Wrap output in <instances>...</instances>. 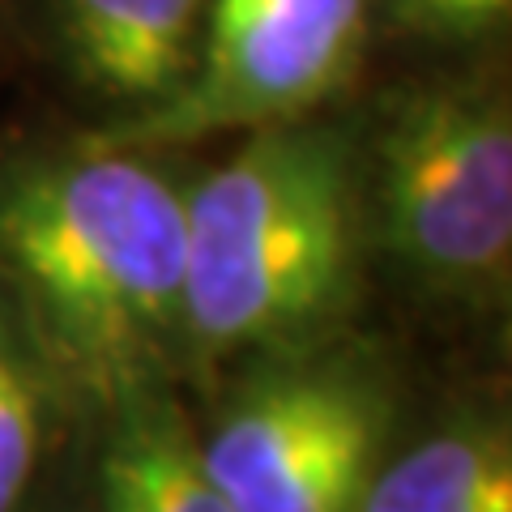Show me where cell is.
<instances>
[{"instance_id":"1","label":"cell","mask_w":512,"mask_h":512,"mask_svg":"<svg viewBox=\"0 0 512 512\" xmlns=\"http://www.w3.org/2000/svg\"><path fill=\"white\" fill-rule=\"evenodd\" d=\"M0 295L60 402L103 414L175 384L184 342V184L154 150L77 137L0 154Z\"/></svg>"},{"instance_id":"2","label":"cell","mask_w":512,"mask_h":512,"mask_svg":"<svg viewBox=\"0 0 512 512\" xmlns=\"http://www.w3.org/2000/svg\"><path fill=\"white\" fill-rule=\"evenodd\" d=\"M367 256L359 137L320 116L239 133L184 188L188 367H248L333 342Z\"/></svg>"},{"instance_id":"3","label":"cell","mask_w":512,"mask_h":512,"mask_svg":"<svg viewBox=\"0 0 512 512\" xmlns=\"http://www.w3.org/2000/svg\"><path fill=\"white\" fill-rule=\"evenodd\" d=\"M367 248L423 299L504 308L512 282V107L487 82L393 94L359 137Z\"/></svg>"},{"instance_id":"4","label":"cell","mask_w":512,"mask_h":512,"mask_svg":"<svg viewBox=\"0 0 512 512\" xmlns=\"http://www.w3.org/2000/svg\"><path fill=\"white\" fill-rule=\"evenodd\" d=\"M201 427L231 512H355L389 453L393 397L376 363L329 342L244 367Z\"/></svg>"},{"instance_id":"5","label":"cell","mask_w":512,"mask_h":512,"mask_svg":"<svg viewBox=\"0 0 512 512\" xmlns=\"http://www.w3.org/2000/svg\"><path fill=\"white\" fill-rule=\"evenodd\" d=\"M367 22L372 0H205L188 86L154 116L90 137L167 150L316 116L355 77Z\"/></svg>"},{"instance_id":"6","label":"cell","mask_w":512,"mask_h":512,"mask_svg":"<svg viewBox=\"0 0 512 512\" xmlns=\"http://www.w3.org/2000/svg\"><path fill=\"white\" fill-rule=\"evenodd\" d=\"M64 69L111 124L154 116L188 86L201 56L205 0H47Z\"/></svg>"},{"instance_id":"7","label":"cell","mask_w":512,"mask_h":512,"mask_svg":"<svg viewBox=\"0 0 512 512\" xmlns=\"http://www.w3.org/2000/svg\"><path fill=\"white\" fill-rule=\"evenodd\" d=\"M99 419L94 491L107 512H231L175 384L128 393Z\"/></svg>"},{"instance_id":"8","label":"cell","mask_w":512,"mask_h":512,"mask_svg":"<svg viewBox=\"0 0 512 512\" xmlns=\"http://www.w3.org/2000/svg\"><path fill=\"white\" fill-rule=\"evenodd\" d=\"M512 500V440L495 414H457L389 448L355 512H478Z\"/></svg>"},{"instance_id":"9","label":"cell","mask_w":512,"mask_h":512,"mask_svg":"<svg viewBox=\"0 0 512 512\" xmlns=\"http://www.w3.org/2000/svg\"><path fill=\"white\" fill-rule=\"evenodd\" d=\"M60 402L18 312L0 295V512H22L47 448V419Z\"/></svg>"},{"instance_id":"10","label":"cell","mask_w":512,"mask_h":512,"mask_svg":"<svg viewBox=\"0 0 512 512\" xmlns=\"http://www.w3.org/2000/svg\"><path fill=\"white\" fill-rule=\"evenodd\" d=\"M393 18L423 39L466 43L508 22L512 0H389Z\"/></svg>"},{"instance_id":"11","label":"cell","mask_w":512,"mask_h":512,"mask_svg":"<svg viewBox=\"0 0 512 512\" xmlns=\"http://www.w3.org/2000/svg\"><path fill=\"white\" fill-rule=\"evenodd\" d=\"M43 512H107L103 500H99V491L90 487V495H77V500H64L56 508H43Z\"/></svg>"}]
</instances>
